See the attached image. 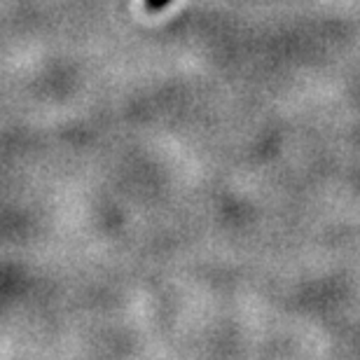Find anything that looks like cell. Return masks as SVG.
I'll return each mask as SVG.
<instances>
[{
  "mask_svg": "<svg viewBox=\"0 0 360 360\" xmlns=\"http://www.w3.org/2000/svg\"><path fill=\"white\" fill-rule=\"evenodd\" d=\"M171 0H146V10L150 14H157V12H162V10H167Z\"/></svg>",
  "mask_w": 360,
  "mask_h": 360,
  "instance_id": "obj_1",
  "label": "cell"
}]
</instances>
